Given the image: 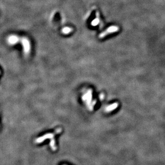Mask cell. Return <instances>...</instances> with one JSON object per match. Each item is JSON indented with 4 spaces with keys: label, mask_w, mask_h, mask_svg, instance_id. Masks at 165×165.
Listing matches in <instances>:
<instances>
[{
    "label": "cell",
    "mask_w": 165,
    "mask_h": 165,
    "mask_svg": "<svg viewBox=\"0 0 165 165\" xmlns=\"http://www.w3.org/2000/svg\"><path fill=\"white\" fill-rule=\"evenodd\" d=\"M61 131H62V129H61V128L57 129L56 131H54V133H46V134H45L42 136L37 138L35 141V142L36 144H40V143H42L43 142H44L46 139H51L53 138H54V136L56 134H58L59 133H61Z\"/></svg>",
    "instance_id": "6da1fadb"
},
{
    "label": "cell",
    "mask_w": 165,
    "mask_h": 165,
    "mask_svg": "<svg viewBox=\"0 0 165 165\" xmlns=\"http://www.w3.org/2000/svg\"><path fill=\"white\" fill-rule=\"evenodd\" d=\"M22 42L24 52L25 54H28L30 51V43L28 39L25 37H22L20 38V41Z\"/></svg>",
    "instance_id": "7a4b0ae2"
},
{
    "label": "cell",
    "mask_w": 165,
    "mask_h": 165,
    "mask_svg": "<svg viewBox=\"0 0 165 165\" xmlns=\"http://www.w3.org/2000/svg\"><path fill=\"white\" fill-rule=\"evenodd\" d=\"M20 41V38L16 35H11L9 36L8 38V42L9 44H11V45L16 44Z\"/></svg>",
    "instance_id": "3957f363"
},
{
    "label": "cell",
    "mask_w": 165,
    "mask_h": 165,
    "mask_svg": "<svg viewBox=\"0 0 165 165\" xmlns=\"http://www.w3.org/2000/svg\"><path fill=\"white\" fill-rule=\"evenodd\" d=\"M50 146L51 148L52 149L53 151H56L57 149L56 146V142L54 138H52L51 139L50 143Z\"/></svg>",
    "instance_id": "277c9868"
},
{
    "label": "cell",
    "mask_w": 165,
    "mask_h": 165,
    "mask_svg": "<svg viewBox=\"0 0 165 165\" xmlns=\"http://www.w3.org/2000/svg\"><path fill=\"white\" fill-rule=\"evenodd\" d=\"M72 31V28L69 27H66L62 28V33L63 34H67L71 32Z\"/></svg>",
    "instance_id": "5b68a950"
}]
</instances>
